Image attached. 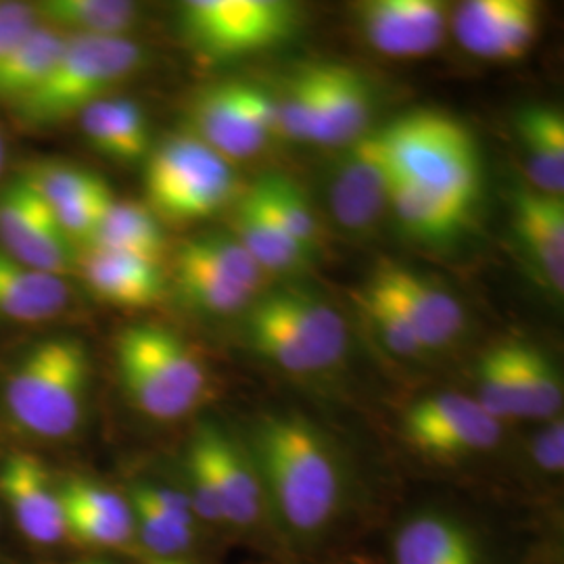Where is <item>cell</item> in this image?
<instances>
[{
    "label": "cell",
    "instance_id": "obj_31",
    "mask_svg": "<svg viewBox=\"0 0 564 564\" xmlns=\"http://www.w3.org/2000/svg\"><path fill=\"white\" fill-rule=\"evenodd\" d=\"M232 228V235L253 256V260L260 263L263 272L293 270L307 256V249L295 241L281 224L249 195V191L235 207Z\"/></svg>",
    "mask_w": 564,
    "mask_h": 564
},
{
    "label": "cell",
    "instance_id": "obj_34",
    "mask_svg": "<svg viewBox=\"0 0 564 564\" xmlns=\"http://www.w3.org/2000/svg\"><path fill=\"white\" fill-rule=\"evenodd\" d=\"M519 419L552 421L563 410V379L542 349L517 341Z\"/></svg>",
    "mask_w": 564,
    "mask_h": 564
},
{
    "label": "cell",
    "instance_id": "obj_38",
    "mask_svg": "<svg viewBox=\"0 0 564 564\" xmlns=\"http://www.w3.org/2000/svg\"><path fill=\"white\" fill-rule=\"evenodd\" d=\"M364 307L377 326L379 335L383 337L384 345L393 354L410 358V356H416L423 351L412 326L403 316L402 307L395 303V300L389 295V291L375 276L370 279L366 291H364Z\"/></svg>",
    "mask_w": 564,
    "mask_h": 564
},
{
    "label": "cell",
    "instance_id": "obj_40",
    "mask_svg": "<svg viewBox=\"0 0 564 564\" xmlns=\"http://www.w3.org/2000/svg\"><path fill=\"white\" fill-rule=\"evenodd\" d=\"M195 241L209 262L218 265L230 281L251 295L260 291L265 272L235 235H202Z\"/></svg>",
    "mask_w": 564,
    "mask_h": 564
},
{
    "label": "cell",
    "instance_id": "obj_5",
    "mask_svg": "<svg viewBox=\"0 0 564 564\" xmlns=\"http://www.w3.org/2000/svg\"><path fill=\"white\" fill-rule=\"evenodd\" d=\"M393 178L470 205L479 193V158L470 132L437 111H419L383 128Z\"/></svg>",
    "mask_w": 564,
    "mask_h": 564
},
{
    "label": "cell",
    "instance_id": "obj_21",
    "mask_svg": "<svg viewBox=\"0 0 564 564\" xmlns=\"http://www.w3.org/2000/svg\"><path fill=\"white\" fill-rule=\"evenodd\" d=\"M514 232L550 291H564V203L535 188L514 193Z\"/></svg>",
    "mask_w": 564,
    "mask_h": 564
},
{
    "label": "cell",
    "instance_id": "obj_8",
    "mask_svg": "<svg viewBox=\"0 0 564 564\" xmlns=\"http://www.w3.org/2000/svg\"><path fill=\"white\" fill-rule=\"evenodd\" d=\"M300 11L282 0H191L182 7L188 42L214 59L241 57L286 41Z\"/></svg>",
    "mask_w": 564,
    "mask_h": 564
},
{
    "label": "cell",
    "instance_id": "obj_14",
    "mask_svg": "<svg viewBox=\"0 0 564 564\" xmlns=\"http://www.w3.org/2000/svg\"><path fill=\"white\" fill-rule=\"evenodd\" d=\"M540 32V7L531 0H470L456 18L464 48L485 59H523Z\"/></svg>",
    "mask_w": 564,
    "mask_h": 564
},
{
    "label": "cell",
    "instance_id": "obj_42",
    "mask_svg": "<svg viewBox=\"0 0 564 564\" xmlns=\"http://www.w3.org/2000/svg\"><path fill=\"white\" fill-rule=\"evenodd\" d=\"M533 463L550 475H561L564 468V424L561 419H552L540 435H535L531 444Z\"/></svg>",
    "mask_w": 564,
    "mask_h": 564
},
{
    "label": "cell",
    "instance_id": "obj_1",
    "mask_svg": "<svg viewBox=\"0 0 564 564\" xmlns=\"http://www.w3.org/2000/svg\"><path fill=\"white\" fill-rule=\"evenodd\" d=\"M265 508L291 538L314 540L341 514V464L323 433L297 414H268L253 431L249 456Z\"/></svg>",
    "mask_w": 564,
    "mask_h": 564
},
{
    "label": "cell",
    "instance_id": "obj_33",
    "mask_svg": "<svg viewBox=\"0 0 564 564\" xmlns=\"http://www.w3.org/2000/svg\"><path fill=\"white\" fill-rule=\"evenodd\" d=\"M270 297L321 356L326 368L341 362L347 351V326L333 305L303 291H281Z\"/></svg>",
    "mask_w": 564,
    "mask_h": 564
},
{
    "label": "cell",
    "instance_id": "obj_18",
    "mask_svg": "<svg viewBox=\"0 0 564 564\" xmlns=\"http://www.w3.org/2000/svg\"><path fill=\"white\" fill-rule=\"evenodd\" d=\"M389 295L402 307L423 351L442 349L454 341L464 328L460 303L442 284L403 265L387 263L375 272Z\"/></svg>",
    "mask_w": 564,
    "mask_h": 564
},
{
    "label": "cell",
    "instance_id": "obj_19",
    "mask_svg": "<svg viewBox=\"0 0 564 564\" xmlns=\"http://www.w3.org/2000/svg\"><path fill=\"white\" fill-rule=\"evenodd\" d=\"M314 67L316 123L314 144L349 147L368 134L372 90L362 74L347 65L321 63Z\"/></svg>",
    "mask_w": 564,
    "mask_h": 564
},
{
    "label": "cell",
    "instance_id": "obj_27",
    "mask_svg": "<svg viewBox=\"0 0 564 564\" xmlns=\"http://www.w3.org/2000/svg\"><path fill=\"white\" fill-rule=\"evenodd\" d=\"M517 128L527 149V167L533 188L561 197L564 191V120L556 107H527Z\"/></svg>",
    "mask_w": 564,
    "mask_h": 564
},
{
    "label": "cell",
    "instance_id": "obj_28",
    "mask_svg": "<svg viewBox=\"0 0 564 564\" xmlns=\"http://www.w3.org/2000/svg\"><path fill=\"white\" fill-rule=\"evenodd\" d=\"M67 34L39 23L0 61V101L15 105L41 86L59 59Z\"/></svg>",
    "mask_w": 564,
    "mask_h": 564
},
{
    "label": "cell",
    "instance_id": "obj_43",
    "mask_svg": "<svg viewBox=\"0 0 564 564\" xmlns=\"http://www.w3.org/2000/svg\"><path fill=\"white\" fill-rule=\"evenodd\" d=\"M147 564H193L188 563L186 558H149Z\"/></svg>",
    "mask_w": 564,
    "mask_h": 564
},
{
    "label": "cell",
    "instance_id": "obj_6",
    "mask_svg": "<svg viewBox=\"0 0 564 564\" xmlns=\"http://www.w3.org/2000/svg\"><path fill=\"white\" fill-rule=\"evenodd\" d=\"M149 209L158 220L195 223L214 216L237 193L228 160L193 134L170 137L151 153L144 172Z\"/></svg>",
    "mask_w": 564,
    "mask_h": 564
},
{
    "label": "cell",
    "instance_id": "obj_17",
    "mask_svg": "<svg viewBox=\"0 0 564 564\" xmlns=\"http://www.w3.org/2000/svg\"><path fill=\"white\" fill-rule=\"evenodd\" d=\"M137 544L151 558H184L195 545L199 519L186 491L139 481L128 491Z\"/></svg>",
    "mask_w": 564,
    "mask_h": 564
},
{
    "label": "cell",
    "instance_id": "obj_4",
    "mask_svg": "<svg viewBox=\"0 0 564 564\" xmlns=\"http://www.w3.org/2000/svg\"><path fill=\"white\" fill-rule=\"evenodd\" d=\"M142 61L141 44L128 36H69L41 86L11 107L25 126L53 128L105 99V93L130 78Z\"/></svg>",
    "mask_w": 564,
    "mask_h": 564
},
{
    "label": "cell",
    "instance_id": "obj_22",
    "mask_svg": "<svg viewBox=\"0 0 564 564\" xmlns=\"http://www.w3.org/2000/svg\"><path fill=\"white\" fill-rule=\"evenodd\" d=\"M393 564H484V550L468 524L444 512H421L400 527Z\"/></svg>",
    "mask_w": 564,
    "mask_h": 564
},
{
    "label": "cell",
    "instance_id": "obj_41",
    "mask_svg": "<svg viewBox=\"0 0 564 564\" xmlns=\"http://www.w3.org/2000/svg\"><path fill=\"white\" fill-rule=\"evenodd\" d=\"M39 23L34 4L0 2V61Z\"/></svg>",
    "mask_w": 564,
    "mask_h": 564
},
{
    "label": "cell",
    "instance_id": "obj_9",
    "mask_svg": "<svg viewBox=\"0 0 564 564\" xmlns=\"http://www.w3.org/2000/svg\"><path fill=\"white\" fill-rule=\"evenodd\" d=\"M193 137L224 160H245L262 151L276 132V105L245 84H218L202 90L188 109Z\"/></svg>",
    "mask_w": 564,
    "mask_h": 564
},
{
    "label": "cell",
    "instance_id": "obj_2",
    "mask_svg": "<svg viewBox=\"0 0 564 564\" xmlns=\"http://www.w3.org/2000/svg\"><path fill=\"white\" fill-rule=\"evenodd\" d=\"M93 362L76 337H48L25 349L2 377L0 412L21 437L42 444L74 440L88 414Z\"/></svg>",
    "mask_w": 564,
    "mask_h": 564
},
{
    "label": "cell",
    "instance_id": "obj_7",
    "mask_svg": "<svg viewBox=\"0 0 564 564\" xmlns=\"http://www.w3.org/2000/svg\"><path fill=\"white\" fill-rule=\"evenodd\" d=\"M186 470V496L199 521L237 529L262 521L265 500L256 466L220 426H199L188 445Z\"/></svg>",
    "mask_w": 564,
    "mask_h": 564
},
{
    "label": "cell",
    "instance_id": "obj_25",
    "mask_svg": "<svg viewBox=\"0 0 564 564\" xmlns=\"http://www.w3.org/2000/svg\"><path fill=\"white\" fill-rule=\"evenodd\" d=\"M86 247L162 265L165 235L158 216L147 205L113 199Z\"/></svg>",
    "mask_w": 564,
    "mask_h": 564
},
{
    "label": "cell",
    "instance_id": "obj_30",
    "mask_svg": "<svg viewBox=\"0 0 564 564\" xmlns=\"http://www.w3.org/2000/svg\"><path fill=\"white\" fill-rule=\"evenodd\" d=\"M42 23L67 36H128L137 25L141 9L126 0H46L34 7Z\"/></svg>",
    "mask_w": 564,
    "mask_h": 564
},
{
    "label": "cell",
    "instance_id": "obj_37",
    "mask_svg": "<svg viewBox=\"0 0 564 564\" xmlns=\"http://www.w3.org/2000/svg\"><path fill=\"white\" fill-rule=\"evenodd\" d=\"M21 176L32 184V188L48 205L51 212L78 202L105 184L97 174L78 165L61 162L36 163Z\"/></svg>",
    "mask_w": 564,
    "mask_h": 564
},
{
    "label": "cell",
    "instance_id": "obj_45",
    "mask_svg": "<svg viewBox=\"0 0 564 564\" xmlns=\"http://www.w3.org/2000/svg\"><path fill=\"white\" fill-rule=\"evenodd\" d=\"M78 564H109V563H102V561H86V563H78Z\"/></svg>",
    "mask_w": 564,
    "mask_h": 564
},
{
    "label": "cell",
    "instance_id": "obj_36",
    "mask_svg": "<svg viewBox=\"0 0 564 564\" xmlns=\"http://www.w3.org/2000/svg\"><path fill=\"white\" fill-rule=\"evenodd\" d=\"M477 395L487 414L505 423L519 419V383H517V341H505L491 347L477 372Z\"/></svg>",
    "mask_w": 564,
    "mask_h": 564
},
{
    "label": "cell",
    "instance_id": "obj_29",
    "mask_svg": "<svg viewBox=\"0 0 564 564\" xmlns=\"http://www.w3.org/2000/svg\"><path fill=\"white\" fill-rule=\"evenodd\" d=\"M389 203L403 228L426 242L454 239L468 223L470 205L431 193L412 182L393 178Z\"/></svg>",
    "mask_w": 564,
    "mask_h": 564
},
{
    "label": "cell",
    "instance_id": "obj_35",
    "mask_svg": "<svg viewBox=\"0 0 564 564\" xmlns=\"http://www.w3.org/2000/svg\"><path fill=\"white\" fill-rule=\"evenodd\" d=\"M249 195L310 251L318 235V224L297 182L282 174H265L249 188Z\"/></svg>",
    "mask_w": 564,
    "mask_h": 564
},
{
    "label": "cell",
    "instance_id": "obj_15",
    "mask_svg": "<svg viewBox=\"0 0 564 564\" xmlns=\"http://www.w3.org/2000/svg\"><path fill=\"white\" fill-rule=\"evenodd\" d=\"M59 496L72 542L99 550L137 545L132 508L116 489L84 477H65L59 479Z\"/></svg>",
    "mask_w": 564,
    "mask_h": 564
},
{
    "label": "cell",
    "instance_id": "obj_20",
    "mask_svg": "<svg viewBox=\"0 0 564 564\" xmlns=\"http://www.w3.org/2000/svg\"><path fill=\"white\" fill-rule=\"evenodd\" d=\"M76 272L97 300L116 307H151L165 295L162 265L139 258L86 247L78 253Z\"/></svg>",
    "mask_w": 564,
    "mask_h": 564
},
{
    "label": "cell",
    "instance_id": "obj_39",
    "mask_svg": "<svg viewBox=\"0 0 564 564\" xmlns=\"http://www.w3.org/2000/svg\"><path fill=\"white\" fill-rule=\"evenodd\" d=\"M276 105V132L291 141L312 142L316 123V80L314 69L303 67L286 86Z\"/></svg>",
    "mask_w": 564,
    "mask_h": 564
},
{
    "label": "cell",
    "instance_id": "obj_32",
    "mask_svg": "<svg viewBox=\"0 0 564 564\" xmlns=\"http://www.w3.org/2000/svg\"><path fill=\"white\" fill-rule=\"evenodd\" d=\"M247 330L253 347L263 358L291 375H312L328 370L321 356L312 349V345L303 339L302 333L289 323L279 305L272 302V297H265L256 305L249 316Z\"/></svg>",
    "mask_w": 564,
    "mask_h": 564
},
{
    "label": "cell",
    "instance_id": "obj_3",
    "mask_svg": "<svg viewBox=\"0 0 564 564\" xmlns=\"http://www.w3.org/2000/svg\"><path fill=\"white\" fill-rule=\"evenodd\" d=\"M121 389L142 416L174 423L193 414L209 393L202 356L160 324H134L116 341Z\"/></svg>",
    "mask_w": 564,
    "mask_h": 564
},
{
    "label": "cell",
    "instance_id": "obj_44",
    "mask_svg": "<svg viewBox=\"0 0 564 564\" xmlns=\"http://www.w3.org/2000/svg\"><path fill=\"white\" fill-rule=\"evenodd\" d=\"M2 163H4V144H2V139H0V172H2Z\"/></svg>",
    "mask_w": 564,
    "mask_h": 564
},
{
    "label": "cell",
    "instance_id": "obj_26",
    "mask_svg": "<svg viewBox=\"0 0 564 564\" xmlns=\"http://www.w3.org/2000/svg\"><path fill=\"white\" fill-rule=\"evenodd\" d=\"M174 279L184 302L207 314H235L253 297L230 281L218 265L209 262L195 239H188L178 247Z\"/></svg>",
    "mask_w": 564,
    "mask_h": 564
},
{
    "label": "cell",
    "instance_id": "obj_23",
    "mask_svg": "<svg viewBox=\"0 0 564 564\" xmlns=\"http://www.w3.org/2000/svg\"><path fill=\"white\" fill-rule=\"evenodd\" d=\"M72 303L67 279L11 260L0 251V316L18 324L51 323Z\"/></svg>",
    "mask_w": 564,
    "mask_h": 564
},
{
    "label": "cell",
    "instance_id": "obj_16",
    "mask_svg": "<svg viewBox=\"0 0 564 564\" xmlns=\"http://www.w3.org/2000/svg\"><path fill=\"white\" fill-rule=\"evenodd\" d=\"M358 15L368 44L391 57H421L444 41V7L435 0H372Z\"/></svg>",
    "mask_w": 564,
    "mask_h": 564
},
{
    "label": "cell",
    "instance_id": "obj_10",
    "mask_svg": "<svg viewBox=\"0 0 564 564\" xmlns=\"http://www.w3.org/2000/svg\"><path fill=\"white\" fill-rule=\"evenodd\" d=\"M403 433L410 445L433 458H460L496 447L502 423L473 395L445 391L414 403L405 412Z\"/></svg>",
    "mask_w": 564,
    "mask_h": 564
},
{
    "label": "cell",
    "instance_id": "obj_24",
    "mask_svg": "<svg viewBox=\"0 0 564 564\" xmlns=\"http://www.w3.org/2000/svg\"><path fill=\"white\" fill-rule=\"evenodd\" d=\"M78 120L88 142L116 162H139L149 151L147 118L134 101L101 99L88 105Z\"/></svg>",
    "mask_w": 564,
    "mask_h": 564
},
{
    "label": "cell",
    "instance_id": "obj_11",
    "mask_svg": "<svg viewBox=\"0 0 564 564\" xmlns=\"http://www.w3.org/2000/svg\"><path fill=\"white\" fill-rule=\"evenodd\" d=\"M0 251L11 260L67 279L78 253L48 205L23 176L0 191Z\"/></svg>",
    "mask_w": 564,
    "mask_h": 564
},
{
    "label": "cell",
    "instance_id": "obj_13",
    "mask_svg": "<svg viewBox=\"0 0 564 564\" xmlns=\"http://www.w3.org/2000/svg\"><path fill=\"white\" fill-rule=\"evenodd\" d=\"M393 186V170L383 130L368 132L345 147L330 181V212L343 228L364 232L383 216Z\"/></svg>",
    "mask_w": 564,
    "mask_h": 564
},
{
    "label": "cell",
    "instance_id": "obj_12",
    "mask_svg": "<svg viewBox=\"0 0 564 564\" xmlns=\"http://www.w3.org/2000/svg\"><path fill=\"white\" fill-rule=\"evenodd\" d=\"M0 500L25 542L57 547L69 542L59 479L32 452H11L0 463Z\"/></svg>",
    "mask_w": 564,
    "mask_h": 564
}]
</instances>
